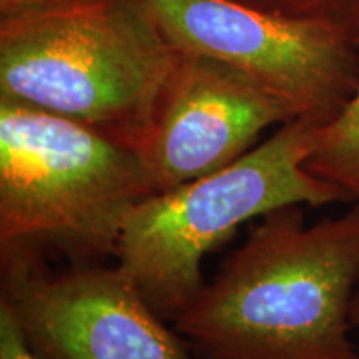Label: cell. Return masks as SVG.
Instances as JSON below:
<instances>
[{"mask_svg": "<svg viewBox=\"0 0 359 359\" xmlns=\"http://www.w3.org/2000/svg\"><path fill=\"white\" fill-rule=\"evenodd\" d=\"M0 275V302L39 359H195L116 264L12 266Z\"/></svg>", "mask_w": 359, "mask_h": 359, "instance_id": "8992f818", "label": "cell"}, {"mask_svg": "<svg viewBox=\"0 0 359 359\" xmlns=\"http://www.w3.org/2000/svg\"><path fill=\"white\" fill-rule=\"evenodd\" d=\"M177 52L230 67L281 100L296 120L325 127L359 85V47L313 20L236 0H137Z\"/></svg>", "mask_w": 359, "mask_h": 359, "instance_id": "5b68a950", "label": "cell"}, {"mask_svg": "<svg viewBox=\"0 0 359 359\" xmlns=\"http://www.w3.org/2000/svg\"><path fill=\"white\" fill-rule=\"evenodd\" d=\"M293 120L285 103L240 72L177 52L137 154L155 191H165L228 167L264 130Z\"/></svg>", "mask_w": 359, "mask_h": 359, "instance_id": "52a82bcc", "label": "cell"}, {"mask_svg": "<svg viewBox=\"0 0 359 359\" xmlns=\"http://www.w3.org/2000/svg\"><path fill=\"white\" fill-rule=\"evenodd\" d=\"M316 125L293 120L203 178L142 200L125 219L115 264L161 320L175 321L205 288L201 259L241 224L285 208L351 203L304 167Z\"/></svg>", "mask_w": 359, "mask_h": 359, "instance_id": "3957f363", "label": "cell"}, {"mask_svg": "<svg viewBox=\"0 0 359 359\" xmlns=\"http://www.w3.org/2000/svg\"><path fill=\"white\" fill-rule=\"evenodd\" d=\"M304 167L359 205V85L346 109L333 122L318 128Z\"/></svg>", "mask_w": 359, "mask_h": 359, "instance_id": "ba28073f", "label": "cell"}, {"mask_svg": "<svg viewBox=\"0 0 359 359\" xmlns=\"http://www.w3.org/2000/svg\"><path fill=\"white\" fill-rule=\"evenodd\" d=\"M137 0L0 27V98L67 116L137 150L175 60Z\"/></svg>", "mask_w": 359, "mask_h": 359, "instance_id": "277c9868", "label": "cell"}, {"mask_svg": "<svg viewBox=\"0 0 359 359\" xmlns=\"http://www.w3.org/2000/svg\"><path fill=\"white\" fill-rule=\"evenodd\" d=\"M351 325L354 330L359 331V288L354 294L353 299V306H351Z\"/></svg>", "mask_w": 359, "mask_h": 359, "instance_id": "7c38bea8", "label": "cell"}, {"mask_svg": "<svg viewBox=\"0 0 359 359\" xmlns=\"http://www.w3.org/2000/svg\"><path fill=\"white\" fill-rule=\"evenodd\" d=\"M276 15L323 24L359 42V0H236Z\"/></svg>", "mask_w": 359, "mask_h": 359, "instance_id": "9c48e42d", "label": "cell"}, {"mask_svg": "<svg viewBox=\"0 0 359 359\" xmlns=\"http://www.w3.org/2000/svg\"><path fill=\"white\" fill-rule=\"evenodd\" d=\"M359 205L306 224L303 206L264 215L173 321L195 359H359Z\"/></svg>", "mask_w": 359, "mask_h": 359, "instance_id": "6da1fadb", "label": "cell"}, {"mask_svg": "<svg viewBox=\"0 0 359 359\" xmlns=\"http://www.w3.org/2000/svg\"><path fill=\"white\" fill-rule=\"evenodd\" d=\"M154 193L132 147L0 98V268L115 259L125 219Z\"/></svg>", "mask_w": 359, "mask_h": 359, "instance_id": "7a4b0ae2", "label": "cell"}, {"mask_svg": "<svg viewBox=\"0 0 359 359\" xmlns=\"http://www.w3.org/2000/svg\"><path fill=\"white\" fill-rule=\"evenodd\" d=\"M0 359H39L29 348L11 308L0 302Z\"/></svg>", "mask_w": 359, "mask_h": 359, "instance_id": "8fae6325", "label": "cell"}, {"mask_svg": "<svg viewBox=\"0 0 359 359\" xmlns=\"http://www.w3.org/2000/svg\"><path fill=\"white\" fill-rule=\"evenodd\" d=\"M90 2L93 0H0V27L45 19Z\"/></svg>", "mask_w": 359, "mask_h": 359, "instance_id": "30bf717a", "label": "cell"}]
</instances>
